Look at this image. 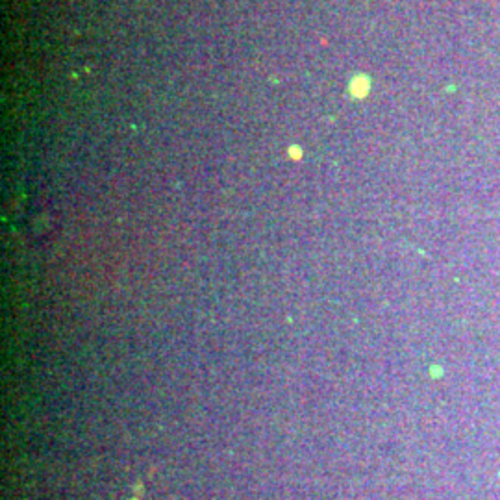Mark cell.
Listing matches in <instances>:
<instances>
[{"label": "cell", "instance_id": "obj_1", "mask_svg": "<svg viewBox=\"0 0 500 500\" xmlns=\"http://www.w3.org/2000/svg\"><path fill=\"white\" fill-rule=\"evenodd\" d=\"M367 91H369V80L365 76H358V78L352 80L350 84V93L354 97H365Z\"/></svg>", "mask_w": 500, "mask_h": 500}, {"label": "cell", "instance_id": "obj_2", "mask_svg": "<svg viewBox=\"0 0 500 500\" xmlns=\"http://www.w3.org/2000/svg\"><path fill=\"white\" fill-rule=\"evenodd\" d=\"M291 154H293L295 158H299V156H300V152H299V148H291Z\"/></svg>", "mask_w": 500, "mask_h": 500}]
</instances>
